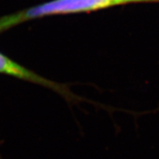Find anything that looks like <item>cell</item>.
Segmentation results:
<instances>
[{
  "instance_id": "obj_2",
  "label": "cell",
  "mask_w": 159,
  "mask_h": 159,
  "mask_svg": "<svg viewBox=\"0 0 159 159\" xmlns=\"http://www.w3.org/2000/svg\"><path fill=\"white\" fill-rule=\"evenodd\" d=\"M0 73L16 77V78L23 79V80L28 81L31 83L42 85L44 87H47L62 94V95L66 96L67 99L75 98L74 95L71 94L68 89L64 85L58 84V83H54L49 79H45L40 75H37L34 72H32L25 67L20 66L18 63L13 61L2 53H0Z\"/></svg>"
},
{
  "instance_id": "obj_3",
  "label": "cell",
  "mask_w": 159,
  "mask_h": 159,
  "mask_svg": "<svg viewBox=\"0 0 159 159\" xmlns=\"http://www.w3.org/2000/svg\"><path fill=\"white\" fill-rule=\"evenodd\" d=\"M142 1H147V0H112L115 6H116V5H123V4L130 3V2H142Z\"/></svg>"
},
{
  "instance_id": "obj_1",
  "label": "cell",
  "mask_w": 159,
  "mask_h": 159,
  "mask_svg": "<svg viewBox=\"0 0 159 159\" xmlns=\"http://www.w3.org/2000/svg\"><path fill=\"white\" fill-rule=\"evenodd\" d=\"M115 6L112 0H51L0 18V32L44 16L91 12Z\"/></svg>"
}]
</instances>
